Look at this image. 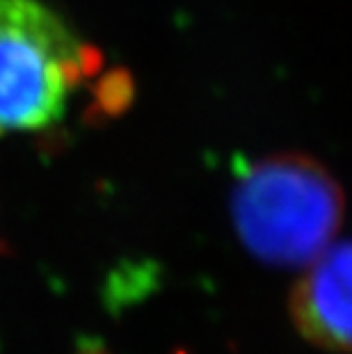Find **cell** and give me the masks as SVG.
Here are the masks:
<instances>
[{
    "label": "cell",
    "mask_w": 352,
    "mask_h": 354,
    "mask_svg": "<svg viewBox=\"0 0 352 354\" xmlns=\"http://www.w3.org/2000/svg\"><path fill=\"white\" fill-rule=\"evenodd\" d=\"M231 217L245 250L268 266L316 261L343 220V192L309 156L277 153L236 165Z\"/></svg>",
    "instance_id": "obj_1"
},
{
    "label": "cell",
    "mask_w": 352,
    "mask_h": 354,
    "mask_svg": "<svg viewBox=\"0 0 352 354\" xmlns=\"http://www.w3.org/2000/svg\"><path fill=\"white\" fill-rule=\"evenodd\" d=\"M99 57L41 0H0V135L59 124Z\"/></svg>",
    "instance_id": "obj_2"
},
{
    "label": "cell",
    "mask_w": 352,
    "mask_h": 354,
    "mask_svg": "<svg viewBox=\"0 0 352 354\" xmlns=\"http://www.w3.org/2000/svg\"><path fill=\"white\" fill-rule=\"evenodd\" d=\"M297 331L316 348L352 352V243L329 245L290 295Z\"/></svg>",
    "instance_id": "obj_3"
}]
</instances>
